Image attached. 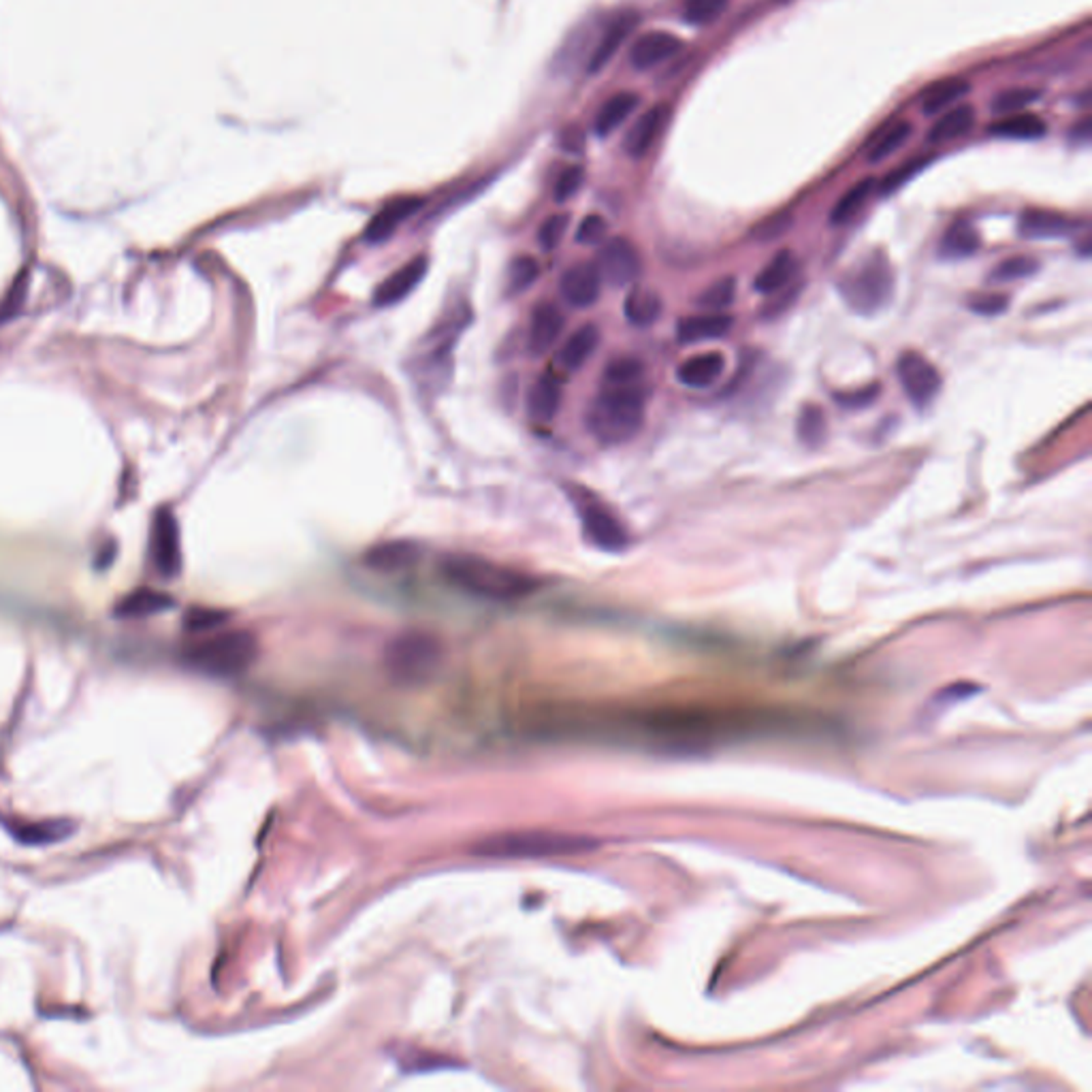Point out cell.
<instances>
[{"label": "cell", "instance_id": "obj_27", "mask_svg": "<svg viewBox=\"0 0 1092 1092\" xmlns=\"http://www.w3.org/2000/svg\"><path fill=\"white\" fill-rule=\"evenodd\" d=\"M598 344H600V329L595 325H583L565 339L563 349L559 353V363L570 371H577L593 357Z\"/></svg>", "mask_w": 1092, "mask_h": 1092}, {"label": "cell", "instance_id": "obj_18", "mask_svg": "<svg viewBox=\"0 0 1092 1092\" xmlns=\"http://www.w3.org/2000/svg\"><path fill=\"white\" fill-rule=\"evenodd\" d=\"M726 371L722 353H702L685 359L677 369V380L687 389H709L719 382Z\"/></svg>", "mask_w": 1092, "mask_h": 1092}, {"label": "cell", "instance_id": "obj_5", "mask_svg": "<svg viewBox=\"0 0 1092 1092\" xmlns=\"http://www.w3.org/2000/svg\"><path fill=\"white\" fill-rule=\"evenodd\" d=\"M838 292L850 310L862 316H873L890 304L892 292H895V273L885 259L871 257L843 273Z\"/></svg>", "mask_w": 1092, "mask_h": 1092}, {"label": "cell", "instance_id": "obj_29", "mask_svg": "<svg viewBox=\"0 0 1092 1092\" xmlns=\"http://www.w3.org/2000/svg\"><path fill=\"white\" fill-rule=\"evenodd\" d=\"M797 271H799L797 257H793L789 251H783L777 257H773V261L758 273L754 286L762 294H773L785 288L793 280V276H797Z\"/></svg>", "mask_w": 1092, "mask_h": 1092}, {"label": "cell", "instance_id": "obj_42", "mask_svg": "<svg viewBox=\"0 0 1092 1092\" xmlns=\"http://www.w3.org/2000/svg\"><path fill=\"white\" fill-rule=\"evenodd\" d=\"M567 222L570 218L565 214H555L544 220V225L538 231V243L544 253H551L559 245V241L563 239L567 231Z\"/></svg>", "mask_w": 1092, "mask_h": 1092}, {"label": "cell", "instance_id": "obj_30", "mask_svg": "<svg viewBox=\"0 0 1092 1092\" xmlns=\"http://www.w3.org/2000/svg\"><path fill=\"white\" fill-rule=\"evenodd\" d=\"M911 122L907 120H897L892 124H885V127L881 129V133H877L871 141H868V150H866V161L868 163H881L885 161L888 156L895 154L897 150H901V147L907 143V139L911 137Z\"/></svg>", "mask_w": 1092, "mask_h": 1092}, {"label": "cell", "instance_id": "obj_23", "mask_svg": "<svg viewBox=\"0 0 1092 1092\" xmlns=\"http://www.w3.org/2000/svg\"><path fill=\"white\" fill-rule=\"evenodd\" d=\"M971 86L966 80L962 78H946V80H939L935 84H930L922 96H920V107L926 116H937V113H943L946 109L954 107L956 103H960L962 98L969 94Z\"/></svg>", "mask_w": 1092, "mask_h": 1092}, {"label": "cell", "instance_id": "obj_11", "mask_svg": "<svg viewBox=\"0 0 1092 1092\" xmlns=\"http://www.w3.org/2000/svg\"><path fill=\"white\" fill-rule=\"evenodd\" d=\"M420 559V546L414 540H389L365 551L363 563L378 575H397Z\"/></svg>", "mask_w": 1092, "mask_h": 1092}, {"label": "cell", "instance_id": "obj_1", "mask_svg": "<svg viewBox=\"0 0 1092 1092\" xmlns=\"http://www.w3.org/2000/svg\"><path fill=\"white\" fill-rule=\"evenodd\" d=\"M442 575L461 591L489 602L524 600L540 587L536 577L476 555L446 557L442 561Z\"/></svg>", "mask_w": 1092, "mask_h": 1092}, {"label": "cell", "instance_id": "obj_24", "mask_svg": "<svg viewBox=\"0 0 1092 1092\" xmlns=\"http://www.w3.org/2000/svg\"><path fill=\"white\" fill-rule=\"evenodd\" d=\"M7 830L13 834L15 840L24 843V846H49V843H60L69 838L76 830L66 819H52V822H15L7 824Z\"/></svg>", "mask_w": 1092, "mask_h": 1092}, {"label": "cell", "instance_id": "obj_28", "mask_svg": "<svg viewBox=\"0 0 1092 1092\" xmlns=\"http://www.w3.org/2000/svg\"><path fill=\"white\" fill-rule=\"evenodd\" d=\"M638 103L640 98L634 92H619L610 96L600 107L598 116H595V133L600 137H608L610 133H615L636 111Z\"/></svg>", "mask_w": 1092, "mask_h": 1092}, {"label": "cell", "instance_id": "obj_43", "mask_svg": "<svg viewBox=\"0 0 1092 1092\" xmlns=\"http://www.w3.org/2000/svg\"><path fill=\"white\" fill-rule=\"evenodd\" d=\"M229 619V615L225 610H216V608H192L188 610L186 615V628L190 632H210V630H216L218 626H222Z\"/></svg>", "mask_w": 1092, "mask_h": 1092}, {"label": "cell", "instance_id": "obj_44", "mask_svg": "<svg viewBox=\"0 0 1092 1092\" xmlns=\"http://www.w3.org/2000/svg\"><path fill=\"white\" fill-rule=\"evenodd\" d=\"M606 231H608V225L606 220L598 214H591L587 216L581 225H579V231H577V241L579 243H585V245H595V243H602L604 237H606Z\"/></svg>", "mask_w": 1092, "mask_h": 1092}, {"label": "cell", "instance_id": "obj_31", "mask_svg": "<svg viewBox=\"0 0 1092 1092\" xmlns=\"http://www.w3.org/2000/svg\"><path fill=\"white\" fill-rule=\"evenodd\" d=\"M662 300L647 288H634L624 304V314L634 327H651L662 314Z\"/></svg>", "mask_w": 1092, "mask_h": 1092}, {"label": "cell", "instance_id": "obj_20", "mask_svg": "<svg viewBox=\"0 0 1092 1092\" xmlns=\"http://www.w3.org/2000/svg\"><path fill=\"white\" fill-rule=\"evenodd\" d=\"M734 325L732 316L724 312H709L698 316H687L677 325V339L681 344H698L726 337Z\"/></svg>", "mask_w": 1092, "mask_h": 1092}, {"label": "cell", "instance_id": "obj_48", "mask_svg": "<svg viewBox=\"0 0 1092 1092\" xmlns=\"http://www.w3.org/2000/svg\"><path fill=\"white\" fill-rule=\"evenodd\" d=\"M877 395V386H871V389H862V391H856V393H848V395H836V400L840 406H848V408H858V406H866L871 404L875 400Z\"/></svg>", "mask_w": 1092, "mask_h": 1092}, {"label": "cell", "instance_id": "obj_8", "mask_svg": "<svg viewBox=\"0 0 1092 1092\" xmlns=\"http://www.w3.org/2000/svg\"><path fill=\"white\" fill-rule=\"evenodd\" d=\"M595 267L600 271L602 282H608L615 288H626L638 280L642 263L636 245L630 239L612 237L602 245Z\"/></svg>", "mask_w": 1092, "mask_h": 1092}, {"label": "cell", "instance_id": "obj_37", "mask_svg": "<svg viewBox=\"0 0 1092 1092\" xmlns=\"http://www.w3.org/2000/svg\"><path fill=\"white\" fill-rule=\"evenodd\" d=\"M734 300H736V280L734 278H722V280L713 282L711 286H707L698 294L696 304L702 310H709V312H722L728 306H732Z\"/></svg>", "mask_w": 1092, "mask_h": 1092}, {"label": "cell", "instance_id": "obj_46", "mask_svg": "<svg viewBox=\"0 0 1092 1092\" xmlns=\"http://www.w3.org/2000/svg\"><path fill=\"white\" fill-rule=\"evenodd\" d=\"M924 163H926V161H920V158H917V161H909L907 165L899 167L897 171H892V173H890V176H888V178L883 180V184H881V192H883V194H890V192H895V190H899V188H901V186H903V184H905V182H907V180H909V178L913 176V173H915V171H920V169L924 167Z\"/></svg>", "mask_w": 1092, "mask_h": 1092}, {"label": "cell", "instance_id": "obj_17", "mask_svg": "<svg viewBox=\"0 0 1092 1092\" xmlns=\"http://www.w3.org/2000/svg\"><path fill=\"white\" fill-rule=\"evenodd\" d=\"M563 331V314L551 302H542L532 312L530 322V351L534 355H544L551 351Z\"/></svg>", "mask_w": 1092, "mask_h": 1092}, {"label": "cell", "instance_id": "obj_32", "mask_svg": "<svg viewBox=\"0 0 1092 1092\" xmlns=\"http://www.w3.org/2000/svg\"><path fill=\"white\" fill-rule=\"evenodd\" d=\"M977 251H980V235L969 225V222H956V225H952L948 233L943 235V241H941L943 259H950V261L969 259Z\"/></svg>", "mask_w": 1092, "mask_h": 1092}, {"label": "cell", "instance_id": "obj_14", "mask_svg": "<svg viewBox=\"0 0 1092 1092\" xmlns=\"http://www.w3.org/2000/svg\"><path fill=\"white\" fill-rule=\"evenodd\" d=\"M425 273H427V259L425 257L412 259L402 269L391 273V276L376 288L374 304L378 308H389V306L400 304L420 282H423Z\"/></svg>", "mask_w": 1092, "mask_h": 1092}, {"label": "cell", "instance_id": "obj_9", "mask_svg": "<svg viewBox=\"0 0 1092 1092\" xmlns=\"http://www.w3.org/2000/svg\"><path fill=\"white\" fill-rule=\"evenodd\" d=\"M583 532L595 549L606 553H624L630 546V534L608 508L602 504H583Z\"/></svg>", "mask_w": 1092, "mask_h": 1092}, {"label": "cell", "instance_id": "obj_33", "mask_svg": "<svg viewBox=\"0 0 1092 1092\" xmlns=\"http://www.w3.org/2000/svg\"><path fill=\"white\" fill-rule=\"evenodd\" d=\"M169 606H173V600L169 598V595L152 591V589H139V591H133L131 595H127V598H124L118 604L116 612L120 617L135 619V617H147V615L163 612Z\"/></svg>", "mask_w": 1092, "mask_h": 1092}, {"label": "cell", "instance_id": "obj_26", "mask_svg": "<svg viewBox=\"0 0 1092 1092\" xmlns=\"http://www.w3.org/2000/svg\"><path fill=\"white\" fill-rule=\"evenodd\" d=\"M975 124V109L966 103L954 105L943 111L928 133L930 143H948L969 133Z\"/></svg>", "mask_w": 1092, "mask_h": 1092}, {"label": "cell", "instance_id": "obj_25", "mask_svg": "<svg viewBox=\"0 0 1092 1092\" xmlns=\"http://www.w3.org/2000/svg\"><path fill=\"white\" fill-rule=\"evenodd\" d=\"M1048 131L1046 122L1035 113L1017 111L1009 116H1001L997 122H992L988 127V133L1003 139H1020V141H1033L1044 137Z\"/></svg>", "mask_w": 1092, "mask_h": 1092}, {"label": "cell", "instance_id": "obj_34", "mask_svg": "<svg viewBox=\"0 0 1092 1092\" xmlns=\"http://www.w3.org/2000/svg\"><path fill=\"white\" fill-rule=\"evenodd\" d=\"M797 434L799 440L809 446V449H819L828 438V420L824 410L815 404H807L799 414Z\"/></svg>", "mask_w": 1092, "mask_h": 1092}, {"label": "cell", "instance_id": "obj_45", "mask_svg": "<svg viewBox=\"0 0 1092 1092\" xmlns=\"http://www.w3.org/2000/svg\"><path fill=\"white\" fill-rule=\"evenodd\" d=\"M583 178H585V173L581 167H567L557 178V184H555L557 203H565L567 198H573L583 186Z\"/></svg>", "mask_w": 1092, "mask_h": 1092}, {"label": "cell", "instance_id": "obj_15", "mask_svg": "<svg viewBox=\"0 0 1092 1092\" xmlns=\"http://www.w3.org/2000/svg\"><path fill=\"white\" fill-rule=\"evenodd\" d=\"M636 24H638V15L632 13V11L619 13L617 17H612L610 24L606 27V31L602 33L598 45H595V49L591 52L587 71L589 73H600L617 56V52L622 49L626 39L636 29Z\"/></svg>", "mask_w": 1092, "mask_h": 1092}, {"label": "cell", "instance_id": "obj_49", "mask_svg": "<svg viewBox=\"0 0 1092 1092\" xmlns=\"http://www.w3.org/2000/svg\"><path fill=\"white\" fill-rule=\"evenodd\" d=\"M779 3H785V0H779Z\"/></svg>", "mask_w": 1092, "mask_h": 1092}, {"label": "cell", "instance_id": "obj_7", "mask_svg": "<svg viewBox=\"0 0 1092 1092\" xmlns=\"http://www.w3.org/2000/svg\"><path fill=\"white\" fill-rule=\"evenodd\" d=\"M897 376L909 402L917 408L928 406L941 391V376L937 367L920 353H903L897 363Z\"/></svg>", "mask_w": 1092, "mask_h": 1092}, {"label": "cell", "instance_id": "obj_22", "mask_svg": "<svg viewBox=\"0 0 1092 1092\" xmlns=\"http://www.w3.org/2000/svg\"><path fill=\"white\" fill-rule=\"evenodd\" d=\"M561 404V384L553 374H542L528 393V412L538 423H551Z\"/></svg>", "mask_w": 1092, "mask_h": 1092}, {"label": "cell", "instance_id": "obj_13", "mask_svg": "<svg viewBox=\"0 0 1092 1092\" xmlns=\"http://www.w3.org/2000/svg\"><path fill=\"white\" fill-rule=\"evenodd\" d=\"M683 49V41L673 33L653 31L634 41L630 49V62L636 71H649L662 62L675 58Z\"/></svg>", "mask_w": 1092, "mask_h": 1092}, {"label": "cell", "instance_id": "obj_6", "mask_svg": "<svg viewBox=\"0 0 1092 1092\" xmlns=\"http://www.w3.org/2000/svg\"><path fill=\"white\" fill-rule=\"evenodd\" d=\"M442 657L440 642L425 632H408L391 642L386 664L400 681H423L438 668Z\"/></svg>", "mask_w": 1092, "mask_h": 1092}, {"label": "cell", "instance_id": "obj_3", "mask_svg": "<svg viewBox=\"0 0 1092 1092\" xmlns=\"http://www.w3.org/2000/svg\"><path fill=\"white\" fill-rule=\"evenodd\" d=\"M591 848V840L583 836H573L563 832H546V830H524L508 832L485 838L476 843L471 852L485 858H506V860H532V858H551V856H570Z\"/></svg>", "mask_w": 1092, "mask_h": 1092}, {"label": "cell", "instance_id": "obj_4", "mask_svg": "<svg viewBox=\"0 0 1092 1092\" xmlns=\"http://www.w3.org/2000/svg\"><path fill=\"white\" fill-rule=\"evenodd\" d=\"M259 642L251 632L233 630L216 634L188 649L186 662L210 677H237L253 666Z\"/></svg>", "mask_w": 1092, "mask_h": 1092}, {"label": "cell", "instance_id": "obj_41", "mask_svg": "<svg viewBox=\"0 0 1092 1092\" xmlns=\"http://www.w3.org/2000/svg\"><path fill=\"white\" fill-rule=\"evenodd\" d=\"M540 273V267L536 263V259L532 257H518L512 261L510 265V271H508V286H510V292H520V290H528Z\"/></svg>", "mask_w": 1092, "mask_h": 1092}, {"label": "cell", "instance_id": "obj_12", "mask_svg": "<svg viewBox=\"0 0 1092 1092\" xmlns=\"http://www.w3.org/2000/svg\"><path fill=\"white\" fill-rule=\"evenodd\" d=\"M561 297L573 308H591L600 300L602 292V276L595 265L591 263H579L570 267L559 284Z\"/></svg>", "mask_w": 1092, "mask_h": 1092}, {"label": "cell", "instance_id": "obj_19", "mask_svg": "<svg viewBox=\"0 0 1092 1092\" xmlns=\"http://www.w3.org/2000/svg\"><path fill=\"white\" fill-rule=\"evenodd\" d=\"M420 206H423V198H418V196L397 198V201L389 203L374 218H371V222L365 229V239L369 243L386 241L404 220H408L412 214L418 212Z\"/></svg>", "mask_w": 1092, "mask_h": 1092}, {"label": "cell", "instance_id": "obj_16", "mask_svg": "<svg viewBox=\"0 0 1092 1092\" xmlns=\"http://www.w3.org/2000/svg\"><path fill=\"white\" fill-rule=\"evenodd\" d=\"M668 113H670V109L666 105H655V107L644 111L636 120V124L630 129V133H628V137L624 141L626 152L632 158H642L655 145V141L659 139V135H662V131L666 127V122H668Z\"/></svg>", "mask_w": 1092, "mask_h": 1092}, {"label": "cell", "instance_id": "obj_36", "mask_svg": "<svg viewBox=\"0 0 1092 1092\" xmlns=\"http://www.w3.org/2000/svg\"><path fill=\"white\" fill-rule=\"evenodd\" d=\"M1037 271H1039V261L1033 259V257H1022L1020 255V257H1011V259L1001 261L995 269H992L990 280L995 284L1027 280V278L1035 276Z\"/></svg>", "mask_w": 1092, "mask_h": 1092}, {"label": "cell", "instance_id": "obj_40", "mask_svg": "<svg viewBox=\"0 0 1092 1092\" xmlns=\"http://www.w3.org/2000/svg\"><path fill=\"white\" fill-rule=\"evenodd\" d=\"M644 380V367L634 357H617L608 361L602 374V382H638Z\"/></svg>", "mask_w": 1092, "mask_h": 1092}, {"label": "cell", "instance_id": "obj_38", "mask_svg": "<svg viewBox=\"0 0 1092 1092\" xmlns=\"http://www.w3.org/2000/svg\"><path fill=\"white\" fill-rule=\"evenodd\" d=\"M730 0H685L683 15L693 27H707L724 15Z\"/></svg>", "mask_w": 1092, "mask_h": 1092}, {"label": "cell", "instance_id": "obj_2", "mask_svg": "<svg viewBox=\"0 0 1092 1092\" xmlns=\"http://www.w3.org/2000/svg\"><path fill=\"white\" fill-rule=\"evenodd\" d=\"M644 412H647L644 380L602 382L600 393L587 408V429L606 446L626 444L642 429Z\"/></svg>", "mask_w": 1092, "mask_h": 1092}, {"label": "cell", "instance_id": "obj_39", "mask_svg": "<svg viewBox=\"0 0 1092 1092\" xmlns=\"http://www.w3.org/2000/svg\"><path fill=\"white\" fill-rule=\"evenodd\" d=\"M1039 98V90H1033V88H1011V90H1005L1001 92L995 101H992V111L999 113V116H1009V113H1017V111H1025L1031 103H1035Z\"/></svg>", "mask_w": 1092, "mask_h": 1092}, {"label": "cell", "instance_id": "obj_21", "mask_svg": "<svg viewBox=\"0 0 1092 1092\" xmlns=\"http://www.w3.org/2000/svg\"><path fill=\"white\" fill-rule=\"evenodd\" d=\"M1076 222L1050 210H1029L1020 218V235L1029 239H1058L1072 235Z\"/></svg>", "mask_w": 1092, "mask_h": 1092}, {"label": "cell", "instance_id": "obj_10", "mask_svg": "<svg viewBox=\"0 0 1092 1092\" xmlns=\"http://www.w3.org/2000/svg\"><path fill=\"white\" fill-rule=\"evenodd\" d=\"M152 559L163 577H176L180 573V532L176 516L169 510H161L152 526Z\"/></svg>", "mask_w": 1092, "mask_h": 1092}, {"label": "cell", "instance_id": "obj_35", "mask_svg": "<svg viewBox=\"0 0 1092 1092\" xmlns=\"http://www.w3.org/2000/svg\"><path fill=\"white\" fill-rule=\"evenodd\" d=\"M873 188H875V180L873 178H864L858 184H854L846 194L838 198L836 206L832 208V212H830L832 225H846L848 220H852L864 208V203L868 201V196H871Z\"/></svg>", "mask_w": 1092, "mask_h": 1092}, {"label": "cell", "instance_id": "obj_47", "mask_svg": "<svg viewBox=\"0 0 1092 1092\" xmlns=\"http://www.w3.org/2000/svg\"><path fill=\"white\" fill-rule=\"evenodd\" d=\"M1009 308V302L1007 297L1003 294H986V297H980V300H975L971 304V310L982 314V316H997L1001 312H1005Z\"/></svg>", "mask_w": 1092, "mask_h": 1092}]
</instances>
